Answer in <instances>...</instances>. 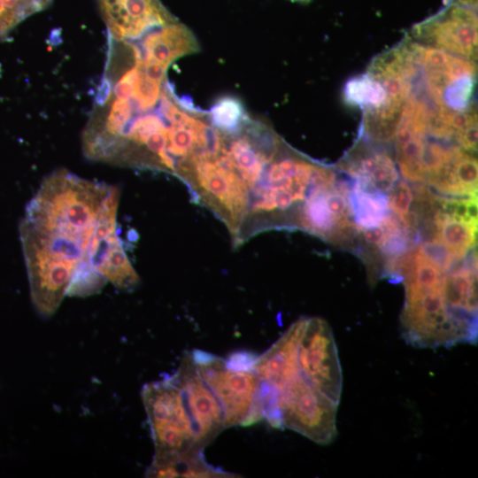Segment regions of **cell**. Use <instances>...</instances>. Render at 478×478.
<instances>
[{
  "instance_id": "1",
  "label": "cell",
  "mask_w": 478,
  "mask_h": 478,
  "mask_svg": "<svg viewBox=\"0 0 478 478\" xmlns=\"http://www.w3.org/2000/svg\"><path fill=\"white\" fill-rule=\"evenodd\" d=\"M120 189L66 169L45 177L26 206L19 237L32 303L50 317L66 296L98 293L106 282L131 291L140 281L119 236Z\"/></svg>"
},
{
  "instance_id": "2",
  "label": "cell",
  "mask_w": 478,
  "mask_h": 478,
  "mask_svg": "<svg viewBox=\"0 0 478 478\" xmlns=\"http://www.w3.org/2000/svg\"><path fill=\"white\" fill-rule=\"evenodd\" d=\"M401 326L405 341L416 347H448L477 340L476 317L451 309L443 286L405 288Z\"/></svg>"
},
{
  "instance_id": "3",
  "label": "cell",
  "mask_w": 478,
  "mask_h": 478,
  "mask_svg": "<svg viewBox=\"0 0 478 478\" xmlns=\"http://www.w3.org/2000/svg\"><path fill=\"white\" fill-rule=\"evenodd\" d=\"M142 398L154 443L152 463L203 451L181 393L169 377L145 384Z\"/></svg>"
},
{
  "instance_id": "4",
  "label": "cell",
  "mask_w": 478,
  "mask_h": 478,
  "mask_svg": "<svg viewBox=\"0 0 478 478\" xmlns=\"http://www.w3.org/2000/svg\"><path fill=\"white\" fill-rule=\"evenodd\" d=\"M337 406L300 372L283 387L279 396L282 427L321 445L331 443L337 436Z\"/></svg>"
},
{
  "instance_id": "5",
  "label": "cell",
  "mask_w": 478,
  "mask_h": 478,
  "mask_svg": "<svg viewBox=\"0 0 478 478\" xmlns=\"http://www.w3.org/2000/svg\"><path fill=\"white\" fill-rule=\"evenodd\" d=\"M191 355L196 368L221 405L225 428L243 424L253 405L259 379L253 371L227 366L226 359L201 350Z\"/></svg>"
},
{
  "instance_id": "6",
  "label": "cell",
  "mask_w": 478,
  "mask_h": 478,
  "mask_svg": "<svg viewBox=\"0 0 478 478\" xmlns=\"http://www.w3.org/2000/svg\"><path fill=\"white\" fill-rule=\"evenodd\" d=\"M297 361L300 374L316 389L339 405L343 376L335 338L320 318H305L299 338Z\"/></svg>"
},
{
  "instance_id": "7",
  "label": "cell",
  "mask_w": 478,
  "mask_h": 478,
  "mask_svg": "<svg viewBox=\"0 0 478 478\" xmlns=\"http://www.w3.org/2000/svg\"><path fill=\"white\" fill-rule=\"evenodd\" d=\"M415 38L474 61L477 55V14L475 7L450 2L432 17L412 29Z\"/></svg>"
},
{
  "instance_id": "8",
  "label": "cell",
  "mask_w": 478,
  "mask_h": 478,
  "mask_svg": "<svg viewBox=\"0 0 478 478\" xmlns=\"http://www.w3.org/2000/svg\"><path fill=\"white\" fill-rule=\"evenodd\" d=\"M169 378L181 393L198 444L204 449L226 428L221 405L199 375L191 351L183 355Z\"/></svg>"
},
{
  "instance_id": "9",
  "label": "cell",
  "mask_w": 478,
  "mask_h": 478,
  "mask_svg": "<svg viewBox=\"0 0 478 478\" xmlns=\"http://www.w3.org/2000/svg\"><path fill=\"white\" fill-rule=\"evenodd\" d=\"M108 36L135 38L155 27L176 22L159 0H97Z\"/></svg>"
},
{
  "instance_id": "10",
  "label": "cell",
  "mask_w": 478,
  "mask_h": 478,
  "mask_svg": "<svg viewBox=\"0 0 478 478\" xmlns=\"http://www.w3.org/2000/svg\"><path fill=\"white\" fill-rule=\"evenodd\" d=\"M305 318L294 322L264 353L258 356L252 371L259 381L275 385L280 390L299 374L297 350Z\"/></svg>"
},
{
  "instance_id": "11",
  "label": "cell",
  "mask_w": 478,
  "mask_h": 478,
  "mask_svg": "<svg viewBox=\"0 0 478 478\" xmlns=\"http://www.w3.org/2000/svg\"><path fill=\"white\" fill-rule=\"evenodd\" d=\"M341 167L351 176L365 179L382 193L389 191L398 178L394 162L385 153L358 155Z\"/></svg>"
},
{
  "instance_id": "12",
  "label": "cell",
  "mask_w": 478,
  "mask_h": 478,
  "mask_svg": "<svg viewBox=\"0 0 478 478\" xmlns=\"http://www.w3.org/2000/svg\"><path fill=\"white\" fill-rule=\"evenodd\" d=\"M149 477L233 478L234 474L210 466L202 451L179 455L162 462L151 463L146 472Z\"/></svg>"
},
{
  "instance_id": "13",
  "label": "cell",
  "mask_w": 478,
  "mask_h": 478,
  "mask_svg": "<svg viewBox=\"0 0 478 478\" xmlns=\"http://www.w3.org/2000/svg\"><path fill=\"white\" fill-rule=\"evenodd\" d=\"M349 201L358 231L381 223L389 215L388 197L362 180L356 179Z\"/></svg>"
},
{
  "instance_id": "14",
  "label": "cell",
  "mask_w": 478,
  "mask_h": 478,
  "mask_svg": "<svg viewBox=\"0 0 478 478\" xmlns=\"http://www.w3.org/2000/svg\"><path fill=\"white\" fill-rule=\"evenodd\" d=\"M477 269H458L445 274L443 294L446 305L452 310L476 316Z\"/></svg>"
},
{
  "instance_id": "15",
  "label": "cell",
  "mask_w": 478,
  "mask_h": 478,
  "mask_svg": "<svg viewBox=\"0 0 478 478\" xmlns=\"http://www.w3.org/2000/svg\"><path fill=\"white\" fill-rule=\"evenodd\" d=\"M434 221L436 227V238L444 244L457 259L464 258L474 246L477 226L441 212L436 213Z\"/></svg>"
},
{
  "instance_id": "16",
  "label": "cell",
  "mask_w": 478,
  "mask_h": 478,
  "mask_svg": "<svg viewBox=\"0 0 478 478\" xmlns=\"http://www.w3.org/2000/svg\"><path fill=\"white\" fill-rule=\"evenodd\" d=\"M343 95L347 104L358 106L365 111L381 107L386 99L382 84L368 73L349 80L345 84Z\"/></svg>"
},
{
  "instance_id": "17",
  "label": "cell",
  "mask_w": 478,
  "mask_h": 478,
  "mask_svg": "<svg viewBox=\"0 0 478 478\" xmlns=\"http://www.w3.org/2000/svg\"><path fill=\"white\" fill-rule=\"evenodd\" d=\"M207 113L212 125L226 133L237 130L249 117L240 100L229 96L219 98Z\"/></svg>"
},
{
  "instance_id": "18",
  "label": "cell",
  "mask_w": 478,
  "mask_h": 478,
  "mask_svg": "<svg viewBox=\"0 0 478 478\" xmlns=\"http://www.w3.org/2000/svg\"><path fill=\"white\" fill-rule=\"evenodd\" d=\"M51 0H0V38L30 15L45 9Z\"/></svg>"
},
{
  "instance_id": "19",
  "label": "cell",
  "mask_w": 478,
  "mask_h": 478,
  "mask_svg": "<svg viewBox=\"0 0 478 478\" xmlns=\"http://www.w3.org/2000/svg\"><path fill=\"white\" fill-rule=\"evenodd\" d=\"M475 87V76L465 75L450 81L443 90L442 104L444 107L463 112L469 109Z\"/></svg>"
},
{
  "instance_id": "20",
  "label": "cell",
  "mask_w": 478,
  "mask_h": 478,
  "mask_svg": "<svg viewBox=\"0 0 478 478\" xmlns=\"http://www.w3.org/2000/svg\"><path fill=\"white\" fill-rule=\"evenodd\" d=\"M413 199L412 189L405 181H398L389 190L388 203L389 209L408 228L412 227L409 211Z\"/></svg>"
},
{
  "instance_id": "21",
  "label": "cell",
  "mask_w": 478,
  "mask_h": 478,
  "mask_svg": "<svg viewBox=\"0 0 478 478\" xmlns=\"http://www.w3.org/2000/svg\"><path fill=\"white\" fill-rule=\"evenodd\" d=\"M418 252L425 258L435 264L446 274L457 259L436 238L422 243L417 249Z\"/></svg>"
},
{
  "instance_id": "22",
  "label": "cell",
  "mask_w": 478,
  "mask_h": 478,
  "mask_svg": "<svg viewBox=\"0 0 478 478\" xmlns=\"http://www.w3.org/2000/svg\"><path fill=\"white\" fill-rule=\"evenodd\" d=\"M460 147L467 153L476 152L477 150V121H474L459 132L457 135Z\"/></svg>"
},
{
  "instance_id": "23",
  "label": "cell",
  "mask_w": 478,
  "mask_h": 478,
  "mask_svg": "<svg viewBox=\"0 0 478 478\" xmlns=\"http://www.w3.org/2000/svg\"><path fill=\"white\" fill-rule=\"evenodd\" d=\"M257 356L252 353L238 351L233 353L226 359V365L227 367L235 370L252 371V366Z\"/></svg>"
},
{
  "instance_id": "24",
  "label": "cell",
  "mask_w": 478,
  "mask_h": 478,
  "mask_svg": "<svg viewBox=\"0 0 478 478\" xmlns=\"http://www.w3.org/2000/svg\"><path fill=\"white\" fill-rule=\"evenodd\" d=\"M477 197L467 198V217L474 223L478 220Z\"/></svg>"
},
{
  "instance_id": "25",
  "label": "cell",
  "mask_w": 478,
  "mask_h": 478,
  "mask_svg": "<svg viewBox=\"0 0 478 478\" xmlns=\"http://www.w3.org/2000/svg\"><path fill=\"white\" fill-rule=\"evenodd\" d=\"M451 2L468 7L477 6V0H451Z\"/></svg>"
},
{
  "instance_id": "26",
  "label": "cell",
  "mask_w": 478,
  "mask_h": 478,
  "mask_svg": "<svg viewBox=\"0 0 478 478\" xmlns=\"http://www.w3.org/2000/svg\"><path fill=\"white\" fill-rule=\"evenodd\" d=\"M292 1H297V2H305V3H307V2H309L310 0H292Z\"/></svg>"
}]
</instances>
